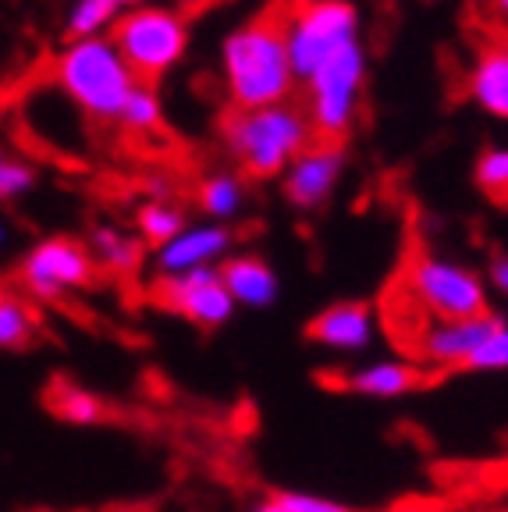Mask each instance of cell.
<instances>
[{"label":"cell","instance_id":"3","mask_svg":"<svg viewBox=\"0 0 508 512\" xmlns=\"http://www.w3.org/2000/svg\"><path fill=\"white\" fill-rule=\"evenodd\" d=\"M54 79L61 93L93 121H118L125 100L139 86L121 50L104 36L68 43L54 61Z\"/></svg>","mask_w":508,"mask_h":512},{"label":"cell","instance_id":"21","mask_svg":"<svg viewBox=\"0 0 508 512\" xmlns=\"http://www.w3.org/2000/svg\"><path fill=\"white\" fill-rule=\"evenodd\" d=\"M118 11L121 8L114 0H75L72 11H68V22H64V40H96L100 32L118 22Z\"/></svg>","mask_w":508,"mask_h":512},{"label":"cell","instance_id":"7","mask_svg":"<svg viewBox=\"0 0 508 512\" xmlns=\"http://www.w3.org/2000/svg\"><path fill=\"white\" fill-rule=\"evenodd\" d=\"M402 285L409 296L430 313V317H480L491 313L487 306V285L469 267L437 260L430 253H416L402 264Z\"/></svg>","mask_w":508,"mask_h":512},{"label":"cell","instance_id":"22","mask_svg":"<svg viewBox=\"0 0 508 512\" xmlns=\"http://www.w3.org/2000/svg\"><path fill=\"white\" fill-rule=\"evenodd\" d=\"M473 182L484 192V200L498 210H508V146H494L477 157Z\"/></svg>","mask_w":508,"mask_h":512},{"label":"cell","instance_id":"10","mask_svg":"<svg viewBox=\"0 0 508 512\" xmlns=\"http://www.w3.org/2000/svg\"><path fill=\"white\" fill-rule=\"evenodd\" d=\"M501 328V317L494 313H480V317H434L427 328L416 335L413 360L423 363V367H434V370H455V367H466V360L494 331Z\"/></svg>","mask_w":508,"mask_h":512},{"label":"cell","instance_id":"29","mask_svg":"<svg viewBox=\"0 0 508 512\" xmlns=\"http://www.w3.org/2000/svg\"><path fill=\"white\" fill-rule=\"evenodd\" d=\"M249 512H292V505H288L281 495H267V498H260Z\"/></svg>","mask_w":508,"mask_h":512},{"label":"cell","instance_id":"27","mask_svg":"<svg viewBox=\"0 0 508 512\" xmlns=\"http://www.w3.org/2000/svg\"><path fill=\"white\" fill-rule=\"evenodd\" d=\"M281 498L292 505V512H352L338 502H327V498L317 495H299V491H281Z\"/></svg>","mask_w":508,"mask_h":512},{"label":"cell","instance_id":"17","mask_svg":"<svg viewBox=\"0 0 508 512\" xmlns=\"http://www.w3.org/2000/svg\"><path fill=\"white\" fill-rule=\"evenodd\" d=\"M47 406L54 409V416H61L64 424H75V427H93V424H104L111 409L104 406V399L93 392H86L82 384L72 381H54L47 392Z\"/></svg>","mask_w":508,"mask_h":512},{"label":"cell","instance_id":"5","mask_svg":"<svg viewBox=\"0 0 508 512\" xmlns=\"http://www.w3.org/2000/svg\"><path fill=\"white\" fill-rule=\"evenodd\" d=\"M359 43V11L349 0H288V57L306 82L334 50Z\"/></svg>","mask_w":508,"mask_h":512},{"label":"cell","instance_id":"20","mask_svg":"<svg viewBox=\"0 0 508 512\" xmlns=\"http://www.w3.org/2000/svg\"><path fill=\"white\" fill-rule=\"evenodd\" d=\"M135 224H139V239H143L146 246H153V249H160L164 242H171L178 232H185V228H189V221H185V210L178 207V203H171V200L146 203V207L135 214Z\"/></svg>","mask_w":508,"mask_h":512},{"label":"cell","instance_id":"13","mask_svg":"<svg viewBox=\"0 0 508 512\" xmlns=\"http://www.w3.org/2000/svg\"><path fill=\"white\" fill-rule=\"evenodd\" d=\"M231 228L210 221L199 224V228H185L178 232L171 242L157 249V267L160 274H182V271H196V267H217V260L231 256Z\"/></svg>","mask_w":508,"mask_h":512},{"label":"cell","instance_id":"16","mask_svg":"<svg viewBox=\"0 0 508 512\" xmlns=\"http://www.w3.org/2000/svg\"><path fill=\"white\" fill-rule=\"evenodd\" d=\"M469 96L477 100V107H484L487 114L508 121V54L501 50V43H494L487 36L484 50L473 61L469 72Z\"/></svg>","mask_w":508,"mask_h":512},{"label":"cell","instance_id":"26","mask_svg":"<svg viewBox=\"0 0 508 512\" xmlns=\"http://www.w3.org/2000/svg\"><path fill=\"white\" fill-rule=\"evenodd\" d=\"M462 370H508V324L505 320H501V328L469 356Z\"/></svg>","mask_w":508,"mask_h":512},{"label":"cell","instance_id":"11","mask_svg":"<svg viewBox=\"0 0 508 512\" xmlns=\"http://www.w3.org/2000/svg\"><path fill=\"white\" fill-rule=\"evenodd\" d=\"M345 150L338 139H313L285 168V196L295 210H317L342 178Z\"/></svg>","mask_w":508,"mask_h":512},{"label":"cell","instance_id":"12","mask_svg":"<svg viewBox=\"0 0 508 512\" xmlns=\"http://www.w3.org/2000/svg\"><path fill=\"white\" fill-rule=\"evenodd\" d=\"M430 367L416 360H381V363H366L349 374L334 377V388L352 395H366V399H398V395L420 392L427 388L434 377L427 374Z\"/></svg>","mask_w":508,"mask_h":512},{"label":"cell","instance_id":"30","mask_svg":"<svg viewBox=\"0 0 508 512\" xmlns=\"http://www.w3.org/2000/svg\"><path fill=\"white\" fill-rule=\"evenodd\" d=\"M491 11L498 18V25H508V0H491Z\"/></svg>","mask_w":508,"mask_h":512},{"label":"cell","instance_id":"24","mask_svg":"<svg viewBox=\"0 0 508 512\" xmlns=\"http://www.w3.org/2000/svg\"><path fill=\"white\" fill-rule=\"evenodd\" d=\"M36 335V313L18 296H0V349H25Z\"/></svg>","mask_w":508,"mask_h":512},{"label":"cell","instance_id":"25","mask_svg":"<svg viewBox=\"0 0 508 512\" xmlns=\"http://www.w3.org/2000/svg\"><path fill=\"white\" fill-rule=\"evenodd\" d=\"M32 185H36V171H32L25 160L11 157V153L0 146V203L18 200Z\"/></svg>","mask_w":508,"mask_h":512},{"label":"cell","instance_id":"9","mask_svg":"<svg viewBox=\"0 0 508 512\" xmlns=\"http://www.w3.org/2000/svg\"><path fill=\"white\" fill-rule=\"evenodd\" d=\"M18 274L36 299H61L64 292L86 288L93 281L96 260L86 242L72 239V235H54L29 249Z\"/></svg>","mask_w":508,"mask_h":512},{"label":"cell","instance_id":"31","mask_svg":"<svg viewBox=\"0 0 508 512\" xmlns=\"http://www.w3.org/2000/svg\"><path fill=\"white\" fill-rule=\"evenodd\" d=\"M491 40L501 43V50L508 54V25H498V32H491Z\"/></svg>","mask_w":508,"mask_h":512},{"label":"cell","instance_id":"33","mask_svg":"<svg viewBox=\"0 0 508 512\" xmlns=\"http://www.w3.org/2000/svg\"><path fill=\"white\" fill-rule=\"evenodd\" d=\"M4 239H8V224L0 221V242H4Z\"/></svg>","mask_w":508,"mask_h":512},{"label":"cell","instance_id":"8","mask_svg":"<svg viewBox=\"0 0 508 512\" xmlns=\"http://www.w3.org/2000/svg\"><path fill=\"white\" fill-rule=\"evenodd\" d=\"M153 303L164 306L167 313H178V317H185L203 331L221 328L235 313V299L228 296L217 267L160 274L157 285H153Z\"/></svg>","mask_w":508,"mask_h":512},{"label":"cell","instance_id":"32","mask_svg":"<svg viewBox=\"0 0 508 512\" xmlns=\"http://www.w3.org/2000/svg\"><path fill=\"white\" fill-rule=\"evenodd\" d=\"M114 4H118V8H139V4H143V0H114Z\"/></svg>","mask_w":508,"mask_h":512},{"label":"cell","instance_id":"4","mask_svg":"<svg viewBox=\"0 0 508 512\" xmlns=\"http://www.w3.org/2000/svg\"><path fill=\"white\" fill-rule=\"evenodd\" d=\"M111 43L121 50L135 79L157 86L189 50V18L175 8L139 4L118 15L111 25Z\"/></svg>","mask_w":508,"mask_h":512},{"label":"cell","instance_id":"15","mask_svg":"<svg viewBox=\"0 0 508 512\" xmlns=\"http://www.w3.org/2000/svg\"><path fill=\"white\" fill-rule=\"evenodd\" d=\"M217 271H221V281H224V288H228V296L242 306H253V310L274 306V299H278V292H281L274 267L256 253L224 256L221 264H217Z\"/></svg>","mask_w":508,"mask_h":512},{"label":"cell","instance_id":"14","mask_svg":"<svg viewBox=\"0 0 508 512\" xmlns=\"http://www.w3.org/2000/svg\"><path fill=\"white\" fill-rule=\"evenodd\" d=\"M306 338L338 352L366 349L370 338H374V306L359 303V299H345V303L327 306V310H320L306 324Z\"/></svg>","mask_w":508,"mask_h":512},{"label":"cell","instance_id":"23","mask_svg":"<svg viewBox=\"0 0 508 512\" xmlns=\"http://www.w3.org/2000/svg\"><path fill=\"white\" fill-rule=\"evenodd\" d=\"M118 121L128 128V132H135V136H150V132H157L160 121H164L157 89L139 82V86L132 89V96L125 100V111H121Z\"/></svg>","mask_w":508,"mask_h":512},{"label":"cell","instance_id":"18","mask_svg":"<svg viewBox=\"0 0 508 512\" xmlns=\"http://www.w3.org/2000/svg\"><path fill=\"white\" fill-rule=\"evenodd\" d=\"M86 246L96 264L114 274H132L135 267L143 264V242L125 235L121 228H111V224H96Z\"/></svg>","mask_w":508,"mask_h":512},{"label":"cell","instance_id":"6","mask_svg":"<svg viewBox=\"0 0 508 512\" xmlns=\"http://www.w3.org/2000/svg\"><path fill=\"white\" fill-rule=\"evenodd\" d=\"M366 79V57L359 43L334 50L317 72L306 79V114L317 132V139H338L352 128L359 111V96H363Z\"/></svg>","mask_w":508,"mask_h":512},{"label":"cell","instance_id":"2","mask_svg":"<svg viewBox=\"0 0 508 512\" xmlns=\"http://www.w3.org/2000/svg\"><path fill=\"white\" fill-rule=\"evenodd\" d=\"M221 139L249 178H278L317 139L310 114L295 104L231 107L221 121Z\"/></svg>","mask_w":508,"mask_h":512},{"label":"cell","instance_id":"1","mask_svg":"<svg viewBox=\"0 0 508 512\" xmlns=\"http://www.w3.org/2000/svg\"><path fill=\"white\" fill-rule=\"evenodd\" d=\"M221 64L231 107L285 104L299 82L288 57V0H270L231 32L221 47Z\"/></svg>","mask_w":508,"mask_h":512},{"label":"cell","instance_id":"28","mask_svg":"<svg viewBox=\"0 0 508 512\" xmlns=\"http://www.w3.org/2000/svg\"><path fill=\"white\" fill-rule=\"evenodd\" d=\"M487 278H491V285L498 288L501 296H508V253L494 256L491 267H487Z\"/></svg>","mask_w":508,"mask_h":512},{"label":"cell","instance_id":"19","mask_svg":"<svg viewBox=\"0 0 508 512\" xmlns=\"http://www.w3.org/2000/svg\"><path fill=\"white\" fill-rule=\"evenodd\" d=\"M196 203L199 210L210 217V221L224 224L239 214L242 203H246V189H242V178L231 175V171H217V175H207L196 189Z\"/></svg>","mask_w":508,"mask_h":512}]
</instances>
